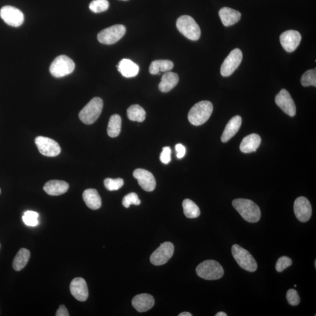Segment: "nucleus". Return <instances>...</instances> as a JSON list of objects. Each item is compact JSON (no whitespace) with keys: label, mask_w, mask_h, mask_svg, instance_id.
<instances>
[{"label":"nucleus","mask_w":316,"mask_h":316,"mask_svg":"<svg viewBox=\"0 0 316 316\" xmlns=\"http://www.w3.org/2000/svg\"><path fill=\"white\" fill-rule=\"evenodd\" d=\"M57 316H69L70 315L69 312H68L67 309L63 305H62L60 306V308L58 309L57 314H56Z\"/></svg>","instance_id":"obj_40"},{"label":"nucleus","mask_w":316,"mask_h":316,"mask_svg":"<svg viewBox=\"0 0 316 316\" xmlns=\"http://www.w3.org/2000/svg\"><path fill=\"white\" fill-rule=\"evenodd\" d=\"M83 199L85 205L91 210H98L102 206V199L96 190L88 189L85 190L83 194Z\"/></svg>","instance_id":"obj_25"},{"label":"nucleus","mask_w":316,"mask_h":316,"mask_svg":"<svg viewBox=\"0 0 316 316\" xmlns=\"http://www.w3.org/2000/svg\"><path fill=\"white\" fill-rule=\"evenodd\" d=\"M127 116L132 122H143L146 118V112L138 105L130 106L127 110Z\"/></svg>","instance_id":"obj_28"},{"label":"nucleus","mask_w":316,"mask_h":316,"mask_svg":"<svg viewBox=\"0 0 316 316\" xmlns=\"http://www.w3.org/2000/svg\"><path fill=\"white\" fill-rule=\"evenodd\" d=\"M0 193H1V190H0Z\"/></svg>","instance_id":"obj_45"},{"label":"nucleus","mask_w":316,"mask_h":316,"mask_svg":"<svg viewBox=\"0 0 316 316\" xmlns=\"http://www.w3.org/2000/svg\"><path fill=\"white\" fill-rule=\"evenodd\" d=\"M198 276L206 280H218L223 277L224 274V269L221 265L214 260H207L196 268Z\"/></svg>","instance_id":"obj_3"},{"label":"nucleus","mask_w":316,"mask_h":316,"mask_svg":"<svg viewBox=\"0 0 316 316\" xmlns=\"http://www.w3.org/2000/svg\"><path fill=\"white\" fill-rule=\"evenodd\" d=\"M276 104L288 116L294 117L296 113V105L291 94L286 89H282L275 97Z\"/></svg>","instance_id":"obj_13"},{"label":"nucleus","mask_w":316,"mask_h":316,"mask_svg":"<svg viewBox=\"0 0 316 316\" xmlns=\"http://www.w3.org/2000/svg\"><path fill=\"white\" fill-rule=\"evenodd\" d=\"M155 300L151 295L147 294L138 295L132 300V305L138 312L148 311L154 306Z\"/></svg>","instance_id":"obj_18"},{"label":"nucleus","mask_w":316,"mask_h":316,"mask_svg":"<svg viewBox=\"0 0 316 316\" xmlns=\"http://www.w3.org/2000/svg\"><path fill=\"white\" fill-rule=\"evenodd\" d=\"M133 176L137 180L138 184L145 191H152L155 190V179L149 171L143 169H137L134 170Z\"/></svg>","instance_id":"obj_16"},{"label":"nucleus","mask_w":316,"mask_h":316,"mask_svg":"<svg viewBox=\"0 0 316 316\" xmlns=\"http://www.w3.org/2000/svg\"><path fill=\"white\" fill-rule=\"evenodd\" d=\"M108 0H93L89 5L90 10L94 13H102L108 10Z\"/></svg>","instance_id":"obj_32"},{"label":"nucleus","mask_w":316,"mask_h":316,"mask_svg":"<svg viewBox=\"0 0 316 316\" xmlns=\"http://www.w3.org/2000/svg\"><path fill=\"white\" fill-rule=\"evenodd\" d=\"M261 143V138L256 134H252L243 138L240 144V149L242 152L249 153L255 152Z\"/></svg>","instance_id":"obj_22"},{"label":"nucleus","mask_w":316,"mask_h":316,"mask_svg":"<svg viewBox=\"0 0 316 316\" xmlns=\"http://www.w3.org/2000/svg\"><path fill=\"white\" fill-rule=\"evenodd\" d=\"M71 294L76 299L84 302L87 299L88 291L86 282L82 277H76L70 285Z\"/></svg>","instance_id":"obj_17"},{"label":"nucleus","mask_w":316,"mask_h":316,"mask_svg":"<svg viewBox=\"0 0 316 316\" xmlns=\"http://www.w3.org/2000/svg\"><path fill=\"white\" fill-rule=\"evenodd\" d=\"M173 63L169 60H156L153 61L149 66V72L152 75H157L160 72H167L173 68Z\"/></svg>","instance_id":"obj_27"},{"label":"nucleus","mask_w":316,"mask_h":316,"mask_svg":"<svg viewBox=\"0 0 316 316\" xmlns=\"http://www.w3.org/2000/svg\"><path fill=\"white\" fill-rule=\"evenodd\" d=\"M123 1H127V0H123Z\"/></svg>","instance_id":"obj_44"},{"label":"nucleus","mask_w":316,"mask_h":316,"mask_svg":"<svg viewBox=\"0 0 316 316\" xmlns=\"http://www.w3.org/2000/svg\"><path fill=\"white\" fill-rule=\"evenodd\" d=\"M288 302L292 306H297L300 303V297L297 292L294 289H289L286 294Z\"/></svg>","instance_id":"obj_37"},{"label":"nucleus","mask_w":316,"mask_h":316,"mask_svg":"<svg viewBox=\"0 0 316 316\" xmlns=\"http://www.w3.org/2000/svg\"><path fill=\"white\" fill-rule=\"evenodd\" d=\"M294 212L297 219L301 222H307L310 220L312 216V209L311 203L307 198H297L294 203Z\"/></svg>","instance_id":"obj_14"},{"label":"nucleus","mask_w":316,"mask_h":316,"mask_svg":"<svg viewBox=\"0 0 316 316\" xmlns=\"http://www.w3.org/2000/svg\"><path fill=\"white\" fill-rule=\"evenodd\" d=\"M35 143L40 152L44 156L55 157L61 152L60 145L51 138L40 136L35 138Z\"/></svg>","instance_id":"obj_10"},{"label":"nucleus","mask_w":316,"mask_h":316,"mask_svg":"<svg viewBox=\"0 0 316 316\" xmlns=\"http://www.w3.org/2000/svg\"><path fill=\"white\" fill-rule=\"evenodd\" d=\"M243 60V53L240 49H233L221 66L220 73L223 77L232 75L240 66Z\"/></svg>","instance_id":"obj_9"},{"label":"nucleus","mask_w":316,"mask_h":316,"mask_svg":"<svg viewBox=\"0 0 316 316\" xmlns=\"http://www.w3.org/2000/svg\"><path fill=\"white\" fill-rule=\"evenodd\" d=\"M171 149L169 147H165L162 149L160 155V160L164 164H168L171 161Z\"/></svg>","instance_id":"obj_38"},{"label":"nucleus","mask_w":316,"mask_h":316,"mask_svg":"<svg viewBox=\"0 0 316 316\" xmlns=\"http://www.w3.org/2000/svg\"><path fill=\"white\" fill-rule=\"evenodd\" d=\"M232 206L241 217L248 222L256 223L261 216V212L258 205L252 200L237 199L232 201Z\"/></svg>","instance_id":"obj_1"},{"label":"nucleus","mask_w":316,"mask_h":316,"mask_svg":"<svg viewBox=\"0 0 316 316\" xmlns=\"http://www.w3.org/2000/svg\"><path fill=\"white\" fill-rule=\"evenodd\" d=\"M117 69L126 78L135 77L140 71L138 65L128 59H123L121 61L117 66Z\"/></svg>","instance_id":"obj_23"},{"label":"nucleus","mask_w":316,"mask_h":316,"mask_svg":"<svg viewBox=\"0 0 316 316\" xmlns=\"http://www.w3.org/2000/svg\"><path fill=\"white\" fill-rule=\"evenodd\" d=\"M192 315L189 312H183L182 314L179 315V316H191Z\"/></svg>","instance_id":"obj_41"},{"label":"nucleus","mask_w":316,"mask_h":316,"mask_svg":"<svg viewBox=\"0 0 316 316\" xmlns=\"http://www.w3.org/2000/svg\"><path fill=\"white\" fill-rule=\"evenodd\" d=\"M0 17L8 25L19 27L24 21V16L21 11L12 6L6 5L0 10Z\"/></svg>","instance_id":"obj_11"},{"label":"nucleus","mask_w":316,"mask_h":316,"mask_svg":"<svg viewBox=\"0 0 316 316\" xmlns=\"http://www.w3.org/2000/svg\"><path fill=\"white\" fill-rule=\"evenodd\" d=\"M175 149L177 153V157L182 159L184 157L186 154V147L181 144L176 145Z\"/></svg>","instance_id":"obj_39"},{"label":"nucleus","mask_w":316,"mask_h":316,"mask_svg":"<svg viewBox=\"0 0 316 316\" xmlns=\"http://www.w3.org/2000/svg\"><path fill=\"white\" fill-rule=\"evenodd\" d=\"M292 264V259L288 256L280 257L277 260L276 264V270L278 273H281L285 269L290 267Z\"/></svg>","instance_id":"obj_36"},{"label":"nucleus","mask_w":316,"mask_h":316,"mask_svg":"<svg viewBox=\"0 0 316 316\" xmlns=\"http://www.w3.org/2000/svg\"><path fill=\"white\" fill-rule=\"evenodd\" d=\"M122 118L118 114L113 115L109 120L107 133L110 137H118L122 129Z\"/></svg>","instance_id":"obj_29"},{"label":"nucleus","mask_w":316,"mask_h":316,"mask_svg":"<svg viewBox=\"0 0 316 316\" xmlns=\"http://www.w3.org/2000/svg\"><path fill=\"white\" fill-rule=\"evenodd\" d=\"M39 214L38 212L34 211H26L24 212L22 216L23 222L28 226L35 227L38 226L39 224L38 218Z\"/></svg>","instance_id":"obj_33"},{"label":"nucleus","mask_w":316,"mask_h":316,"mask_svg":"<svg viewBox=\"0 0 316 316\" xmlns=\"http://www.w3.org/2000/svg\"><path fill=\"white\" fill-rule=\"evenodd\" d=\"M302 37L299 32L295 30L286 31L280 35V42L286 52H292L299 46Z\"/></svg>","instance_id":"obj_15"},{"label":"nucleus","mask_w":316,"mask_h":316,"mask_svg":"<svg viewBox=\"0 0 316 316\" xmlns=\"http://www.w3.org/2000/svg\"><path fill=\"white\" fill-rule=\"evenodd\" d=\"M183 208L185 216L189 218H195L199 216L200 211L196 203L190 199H185L183 202Z\"/></svg>","instance_id":"obj_30"},{"label":"nucleus","mask_w":316,"mask_h":316,"mask_svg":"<svg viewBox=\"0 0 316 316\" xmlns=\"http://www.w3.org/2000/svg\"><path fill=\"white\" fill-rule=\"evenodd\" d=\"M216 316H227V315L226 314V313L223 312H220L217 313L216 315H215Z\"/></svg>","instance_id":"obj_42"},{"label":"nucleus","mask_w":316,"mask_h":316,"mask_svg":"<svg viewBox=\"0 0 316 316\" xmlns=\"http://www.w3.org/2000/svg\"><path fill=\"white\" fill-rule=\"evenodd\" d=\"M301 84L304 87H308L310 85L316 86V69H311L303 74L301 78Z\"/></svg>","instance_id":"obj_31"},{"label":"nucleus","mask_w":316,"mask_h":316,"mask_svg":"<svg viewBox=\"0 0 316 316\" xmlns=\"http://www.w3.org/2000/svg\"><path fill=\"white\" fill-rule=\"evenodd\" d=\"M75 69V64L66 55L59 56L52 62L49 70L55 78H60L72 73Z\"/></svg>","instance_id":"obj_6"},{"label":"nucleus","mask_w":316,"mask_h":316,"mask_svg":"<svg viewBox=\"0 0 316 316\" xmlns=\"http://www.w3.org/2000/svg\"><path fill=\"white\" fill-rule=\"evenodd\" d=\"M104 184L108 190L116 191L123 187L124 181L121 178H107L105 180Z\"/></svg>","instance_id":"obj_34"},{"label":"nucleus","mask_w":316,"mask_h":316,"mask_svg":"<svg viewBox=\"0 0 316 316\" xmlns=\"http://www.w3.org/2000/svg\"><path fill=\"white\" fill-rule=\"evenodd\" d=\"M103 107V102L100 97H94L82 109L79 118L85 125H92L99 119Z\"/></svg>","instance_id":"obj_4"},{"label":"nucleus","mask_w":316,"mask_h":316,"mask_svg":"<svg viewBox=\"0 0 316 316\" xmlns=\"http://www.w3.org/2000/svg\"><path fill=\"white\" fill-rule=\"evenodd\" d=\"M242 125V118L239 116L232 117L227 124L221 136V141L227 143L237 134Z\"/></svg>","instance_id":"obj_19"},{"label":"nucleus","mask_w":316,"mask_h":316,"mask_svg":"<svg viewBox=\"0 0 316 316\" xmlns=\"http://www.w3.org/2000/svg\"><path fill=\"white\" fill-rule=\"evenodd\" d=\"M219 16L223 24L225 26L234 25L240 20V12L229 7H223L219 11Z\"/></svg>","instance_id":"obj_21"},{"label":"nucleus","mask_w":316,"mask_h":316,"mask_svg":"<svg viewBox=\"0 0 316 316\" xmlns=\"http://www.w3.org/2000/svg\"><path fill=\"white\" fill-rule=\"evenodd\" d=\"M30 252L26 249H21L13 260V267L16 271H20L24 268L30 258Z\"/></svg>","instance_id":"obj_26"},{"label":"nucleus","mask_w":316,"mask_h":316,"mask_svg":"<svg viewBox=\"0 0 316 316\" xmlns=\"http://www.w3.org/2000/svg\"><path fill=\"white\" fill-rule=\"evenodd\" d=\"M315 268H316V261L315 262Z\"/></svg>","instance_id":"obj_43"},{"label":"nucleus","mask_w":316,"mask_h":316,"mask_svg":"<svg viewBox=\"0 0 316 316\" xmlns=\"http://www.w3.org/2000/svg\"><path fill=\"white\" fill-rule=\"evenodd\" d=\"M232 252L236 262L244 270L253 273L257 270L255 259L247 250L235 244L232 247Z\"/></svg>","instance_id":"obj_7"},{"label":"nucleus","mask_w":316,"mask_h":316,"mask_svg":"<svg viewBox=\"0 0 316 316\" xmlns=\"http://www.w3.org/2000/svg\"><path fill=\"white\" fill-rule=\"evenodd\" d=\"M69 186L67 182L58 180H52L46 183L43 190L51 196H60L69 190Z\"/></svg>","instance_id":"obj_20"},{"label":"nucleus","mask_w":316,"mask_h":316,"mask_svg":"<svg viewBox=\"0 0 316 316\" xmlns=\"http://www.w3.org/2000/svg\"><path fill=\"white\" fill-rule=\"evenodd\" d=\"M213 111V105L209 101L197 103L190 109L188 114V119L192 125L199 126L208 121Z\"/></svg>","instance_id":"obj_2"},{"label":"nucleus","mask_w":316,"mask_h":316,"mask_svg":"<svg viewBox=\"0 0 316 316\" xmlns=\"http://www.w3.org/2000/svg\"><path fill=\"white\" fill-rule=\"evenodd\" d=\"M126 33V28L123 25H115L100 31L97 40L105 45H113L122 39Z\"/></svg>","instance_id":"obj_8"},{"label":"nucleus","mask_w":316,"mask_h":316,"mask_svg":"<svg viewBox=\"0 0 316 316\" xmlns=\"http://www.w3.org/2000/svg\"><path fill=\"white\" fill-rule=\"evenodd\" d=\"M174 253V246L170 242L162 244L150 257V261L153 265H164L172 258Z\"/></svg>","instance_id":"obj_12"},{"label":"nucleus","mask_w":316,"mask_h":316,"mask_svg":"<svg viewBox=\"0 0 316 316\" xmlns=\"http://www.w3.org/2000/svg\"><path fill=\"white\" fill-rule=\"evenodd\" d=\"M176 26L180 32L191 41L199 39L201 30L199 25L190 16H182L176 21Z\"/></svg>","instance_id":"obj_5"},{"label":"nucleus","mask_w":316,"mask_h":316,"mask_svg":"<svg viewBox=\"0 0 316 316\" xmlns=\"http://www.w3.org/2000/svg\"><path fill=\"white\" fill-rule=\"evenodd\" d=\"M179 81L178 74L172 72H167L164 74L161 82L159 84V89L162 92H169L178 84Z\"/></svg>","instance_id":"obj_24"},{"label":"nucleus","mask_w":316,"mask_h":316,"mask_svg":"<svg viewBox=\"0 0 316 316\" xmlns=\"http://www.w3.org/2000/svg\"><path fill=\"white\" fill-rule=\"evenodd\" d=\"M140 204L141 200L139 199L138 195L135 193H131L126 195L123 200V205L126 208H129V206L132 205L138 206Z\"/></svg>","instance_id":"obj_35"}]
</instances>
